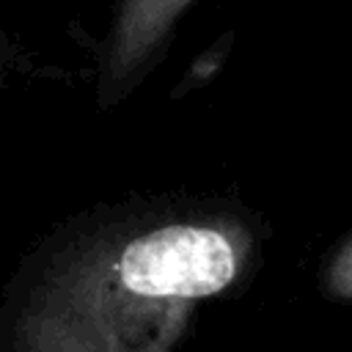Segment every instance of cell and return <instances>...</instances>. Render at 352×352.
<instances>
[{
    "label": "cell",
    "mask_w": 352,
    "mask_h": 352,
    "mask_svg": "<svg viewBox=\"0 0 352 352\" xmlns=\"http://www.w3.org/2000/svg\"><path fill=\"white\" fill-rule=\"evenodd\" d=\"M258 239L236 214L140 217L91 231L30 286L11 346L22 352H165L195 308L228 292Z\"/></svg>",
    "instance_id": "obj_1"
},
{
    "label": "cell",
    "mask_w": 352,
    "mask_h": 352,
    "mask_svg": "<svg viewBox=\"0 0 352 352\" xmlns=\"http://www.w3.org/2000/svg\"><path fill=\"white\" fill-rule=\"evenodd\" d=\"M195 0H121L102 63V102L129 91Z\"/></svg>",
    "instance_id": "obj_2"
},
{
    "label": "cell",
    "mask_w": 352,
    "mask_h": 352,
    "mask_svg": "<svg viewBox=\"0 0 352 352\" xmlns=\"http://www.w3.org/2000/svg\"><path fill=\"white\" fill-rule=\"evenodd\" d=\"M319 289L336 302H352V231L344 234L324 256L319 270Z\"/></svg>",
    "instance_id": "obj_3"
}]
</instances>
